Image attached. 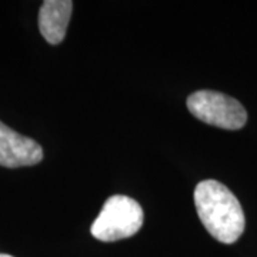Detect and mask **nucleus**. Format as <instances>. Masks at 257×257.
Returning a JSON list of instances; mask_svg holds the SVG:
<instances>
[{
  "label": "nucleus",
  "instance_id": "obj_5",
  "mask_svg": "<svg viewBox=\"0 0 257 257\" xmlns=\"http://www.w3.org/2000/svg\"><path fill=\"white\" fill-rule=\"evenodd\" d=\"M73 10L70 0H46L39 10V30L47 43L59 45L66 36Z\"/></svg>",
  "mask_w": 257,
  "mask_h": 257
},
{
  "label": "nucleus",
  "instance_id": "obj_4",
  "mask_svg": "<svg viewBox=\"0 0 257 257\" xmlns=\"http://www.w3.org/2000/svg\"><path fill=\"white\" fill-rule=\"evenodd\" d=\"M43 159V149L33 139L22 136L0 121V166L16 169L35 166Z\"/></svg>",
  "mask_w": 257,
  "mask_h": 257
},
{
  "label": "nucleus",
  "instance_id": "obj_2",
  "mask_svg": "<svg viewBox=\"0 0 257 257\" xmlns=\"http://www.w3.org/2000/svg\"><path fill=\"white\" fill-rule=\"evenodd\" d=\"M143 224V210L136 200L127 196L109 197L100 214L93 221V237L101 241H117L136 234Z\"/></svg>",
  "mask_w": 257,
  "mask_h": 257
},
{
  "label": "nucleus",
  "instance_id": "obj_6",
  "mask_svg": "<svg viewBox=\"0 0 257 257\" xmlns=\"http://www.w3.org/2000/svg\"><path fill=\"white\" fill-rule=\"evenodd\" d=\"M0 257H13V256H10V254H3V253H0Z\"/></svg>",
  "mask_w": 257,
  "mask_h": 257
},
{
  "label": "nucleus",
  "instance_id": "obj_3",
  "mask_svg": "<svg viewBox=\"0 0 257 257\" xmlns=\"http://www.w3.org/2000/svg\"><path fill=\"white\" fill-rule=\"evenodd\" d=\"M187 109L194 117L226 130H239L247 121L246 109L227 94L199 90L187 97Z\"/></svg>",
  "mask_w": 257,
  "mask_h": 257
},
{
  "label": "nucleus",
  "instance_id": "obj_1",
  "mask_svg": "<svg viewBox=\"0 0 257 257\" xmlns=\"http://www.w3.org/2000/svg\"><path fill=\"white\" fill-rule=\"evenodd\" d=\"M194 204L203 226L217 241L231 244L244 231V213L237 197L217 180L196 186Z\"/></svg>",
  "mask_w": 257,
  "mask_h": 257
}]
</instances>
